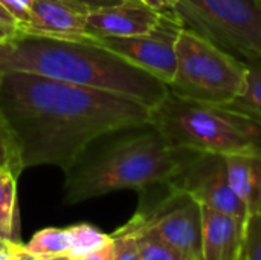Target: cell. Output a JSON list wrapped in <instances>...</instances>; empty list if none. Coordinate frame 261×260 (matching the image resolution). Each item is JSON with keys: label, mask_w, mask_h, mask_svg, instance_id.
I'll list each match as a JSON object with an SVG mask.
<instances>
[{"label": "cell", "mask_w": 261, "mask_h": 260, "mask_svg": "<svg viewBox=\"0 0 261 260\" xmlns=\"http://www.w3.org/2000/svg\"><path fill=\"white\" fill-rule=\"evenodd\" d=\"M0 113L23 170L67 172L98 139L150 120V107L132 97L28 72L0 75Z\"/></svg>", "instance_id": "1"}, {"label": "cell", "mask_w": 261, "mask_h": 260, "mask_svg": "<svg viewBox=\"0 0 261 260\" xmlns=\"http://www.w3.org/2000/svg\"><path fill=\"white\" fill-rule=\"evenodd\" d=\"M28 72L64 83L132 97L154 106L168 86L96 41H73L17 32L0 44V75Z\"/></svg>", "instance_id": "2"}, {"label": "cell", "mask_w": 261, "mask_h": 260, "mask_svg": "<svg viewBox=\"0 0 261 260\" xmlns=\"http://www.w3.org/2000/svg\"><path fill=\"white\" fill-rule=\"evenodd\" d=\"M193 152L171 147L154 127L142 126L133 135L90 146L64 172V201L75 205L118 190L165 185Z\"/></svg>", "instance_id": "3"}, {"label": "cell", "mask_w": 261, "mask_h": 260, "mask_svg": "<svg viewBox=\"0 0 261 260\" xmlns=\"http://www.w3.org/2000/svg\"><path fill=\"white\" fill-rule=\"evenodd\" d=\"M148 124L176 149L219 155L261 153V118L168 92L150 107Z\"/></svg>", "instance_id": "4"}, {"label": "cell", "mask_w": 261, "mask_h": 260, "mask_svg": "<svg viewBox=\"0 0 261 260\" xmlns=\"http://www.w3.org/2000/svg\"><path fill=\"white\" fill-rule=\"evenodd\" d=\"M176 61L168 89L182 98L228 104L245 92L246 61L188 26L177 34Z\"/></svg>", "instance_id": "5"}, {"label": "cell", "mask_w": 261, "mask_h": 260, "mask_svg": "<svg viewBox=\"0 0 261 260\" xmlns=\"http://www.w3.org/2000/svg\"><path fill=\"white\" fill-rule=\"evenodd\" d=\"M174 12L240 60L261 57V0H180Z\"/></svg>", "instance_id": "6"}, {"label": "cell", "mask_w": 261, "mask_h": 260, "mask_svg": "<svg viewBox=\"0 0 261 260\" xmlns=\"http://www.w3.org/2000/svg\"><path fill=\"white\" fill-rule=\"evenodd\" d=\"M165 185L173 192L191 196L200 205L248 219L245 204L231 187L225 155L193 152Z\"/></svg>", "instance_id": "7"}, {"label": "cell", "mask_w": 261, "mask_h": 260, "mask_svg": "<svg viewBox=\"0 0 261 260\" xmlns=\"http://www.w3.org/2000/svg\"><path fill=\"white\" fill-rule=\"evenodd\" d=\"M162 201L151 207L142 205L135 215L142 228L184 251L194 260H202V205L188 195L170 190Z\"/></svg>", "instance_id": "8"}, {"label": "cell", "mask_w": 261, "mask_h": 260, "mask_svg": "<svg viewBox=\"0 0 261 260\" xmlns=\"http://www.w3.org/2000/svg\"><path fill=\"white\" fill-rule=\"evenodd\" d=\"M184 26L185 23L176 12H164L161 25L150 34L107 37L95 41L168 86L176 74V40Z\"/></svg>", "instance_id": "9"}, {"label": "cell", "mask_w": 261, "mask_h": 260, "mask_svg": "<svg viewBox=\"0 0 261 260\" xmlns=\"http://www.w3.org/2000/svg\"><path fill=\"white\" fill-rule=\"evenodd\" d=\"M92 8L70 0H32L28 18L17 32L73 40L95 41L86 31V18Z\"/></svg>", "instance_id": "10"}, {"label": "cell", "mask_w": 261, "mask_h": 260, "mask_svg": "<svg viewBox=\"0 0 261 260\" xmlns=\"http://www.w3.org/2000/svg\"><path fill=\"white\" fill-rule=\"evenodd\" d=\"M162 18L164 12L141 0H121L113 5L92 8L86 18V31L93 40L135 37L153 32Z\"/></svg>", "instance_id": "11"}, {"label": "cell", "mask_w": 261, "mask_h": 260, "mask_svg": "<svg viewBox=\"0 0 261 260\" xmlns=\"http://www.w3.org/2000/svg\"><path fill=\"white\" fill-rule=\"evenodd\" d=\"M245 219L202 205V260H239Z\"/></svg>", "instance_id": "12"}, {"label": "cell", "mask_w": 261, "mask_h": 260, "mask_svg": "<svg viewBox=\"0 0 261 260\" xmlns=\"http://www.w3.org/2000/svg\"><path fill=\"white\" fill-rule=\"evenodd\" d=\"M226 162L231 187L245 204L248 216H261V153L228 155Z\"/></svg>", "instance_id": "13"}, {"label": "cell", "mask_w": 261, "mask_h": 260, "mask_svg": "<svg viewBox=\"0 0 261 260\" xmlns=\"http://www.w3.org/2000/svg\"><path fill=\"white\" fill-rule=\"evenodd\" d=\"M21 173L12 166H0V239L18 242L17 179Z\"/></svg>", "instance_id": "14"}, {"label": "cell", "mask_w": 261, "mask_h": 260, "mask_svg": "<svg viewBox=\"0 0 261 260\" xmlns=\"http://www.w3.org/2000/svg\"><path fill=\"white\" fill-rule=\"evenodd\" d=\"M73 244L72 227L66 228H43L32 236L26 248L35 256L44 260L58 256H67Z\"/></svg>", "instance_id": "15"}, {"label": "cell", "mask_w": 261, "mask_h": 260, "mask_svg": "<svg viewBox=\"0 0 261 260\" xmlns=\"http://www.w3.org/2000/svg\"><path fill=\"white\" fill-rule=\"evenodd\" d=\"M132 219L136 225V239L141 260H194L191 256L164 242L162 239L147 233L142 228L141 221L136 215Z\"/></svg>", "instance_id": "16"}, {"label": "cell", "mask_w": 261, "mask_h": 260, "mask_svg": "<svg viewBox=\"0 0 261 260\" xmlns=\"http://www.w3.org/2000/svg\"><path fill=\"white\" fill-rule=\"evenodd\" d=\"M248 77L245 92L226 106L261 118V57L246 61Z\"/></svg>", "instance_id": "17"}, {"label": "cell", "mask_w": 261, "mask_h": 260, "mask_svg": "<svg viewBox=\"0 0 261 260\" xmlns=\"http://www.w3.org/2000/svg\"><path fill=\"white\" fill-rule=\"evenodd\" d=\"M73 230V244L69 251V257L73 260L83 259L84 256L99 250L110 241V234L102 233L90 224L72 225Z\"/></svg>", "instance_id": "18"}, {"label": "cell", "mask_w": 261, "mask_h": 260, "mask_svg": "<svg viewBox=\"0 0 261 260\" xmlns=\"http://www.w3.org/2000/svg\"><path fill=\"white\" fill-rule=\"evenodd\" d=\"M112 239L115 247L113 260H141L136 239V225L133 219L112 233Z\"/></svg>", "instance_id": "19"}, {"label": "cell", "mask_w": 261, "mask_h": 260, "mask_svg": "<svg viewBox=\"0 0 261 260\" xmlns=\"http://www.w3.org/2000/svg\"><path fill=\"white\" fill-rule=\"evenodd\" d=\"M242 256L245 260H261V216L249 215L245 224Z\"/></svg>", "instance_id": "20"}, {"label": "cell", "mask_w": 261, "mask_h": 260, "mask_svg": "<svg viewBox=\"0 0 261 260\" xmlns=\"http://www.w3.org/2000/svg\"><path fill=\"white\" fill-rule=\"evenodd\" d=\"M12 164L20 173H23V167L17 153V147L14 144V139L11 136V132L8 130L2 113H0V166Z\"/></svg>", "instance_id": "21"}, {"label": "cell", "mask_w": 261, "mask_h": 260, "mask_svg": "<svg viewBox=\"0 0 261 260\" xmlns=\"http://www.w3.org/2000/svg\"><path fill=\"white\" fill-rule=\"evenodd\" d=\"M113 248H115L113 247V239H112V234H110V241L104 247H101L99 250L84 256L83 259L80 260H113Z\"/></svg>", "instance_id": "22"}, {"label": "cell", "mask_w": 261, "mask_h": 260, "mask_svg": "<svg viewBox=\"0 0 261 260\" xmlns=\"http://www.w3.org/2000/svg\"><path fill=\"white\" fill-rule=\"evenodd\" d=\"M142 2L159 12H174L180 0H142Z\"/></svg>", "instance_id": "23"}, {"label": "cell", "mask_w": 261, "mask_h": 260, "mask_svg": "<svg viewBox=\"0 0 261 260\" xmlns=\"http://www.w3.org/2000/svg\"><path fill=\"white\" fill-rule=\"evenodd\" d=\"M0 25L2 26H6V28H11L14 31H18V21L17 18L0 3Z\"/></svg>", "instance_id": "24"}, {"label": "cell", "mask_w": 261, "mask_h": 260, "mask_svg": "<svg viewBox=\"0 0 261 260\" xmlns=\"http://www.w3.org/2000/svg\"><path fill=\"white\" fill-rule=\"evenodd\" d=\"M14 256H15V260H44L35 256L34 253H31L26 248V245H23L20 242H15V245H14Z\"/></svg>", "instance_id": "25"}, {"label": "cell", "mask_w": 261, "mask_h": 260, "mask_svg": "<svg viewBox=\"0 0 261 260\" xmlns=\"http://www.w3.org/2000/svg\"><path fill=\"white\" fill-rule=\"evenodd\" d=\"M15 242L8 239H0V260H15L14 256Z\"/></svg>", "instance_id": "26"}, {"label": "cell", "mask_w": 261, "mask_h": 260, "mask_svg": "<svg viewBox=\"0 0 261 260\" xmlns=\"http://www.w3.org/2000/svg\"><path fill=\"white\" fill-rule=\"evenodd\" d=\"M70 2H78V3L87 5L90 8H98V6H104V5H113L121 0H70Z\"/></svg>", "instance_id": "27"}, {"label": "cell", "mask_w": 261, "mask_h": 260, "mask_svg": "<svg viewBox=\"0 0 261 260\" xmlns=\"http://www.w3.org/2000/svg\"><path fill=\"white\" fill-rule=\"evenodd\" d=\"M15 34H17V31H14V29H11V28H6V26H2V25H0V44H2L3 41H6L9 37L15 35Z\"/></svg>", "instance_id": "28"}, {"label": "cell", "mask_w": 261, "mask_h": 260, "mask_svg": "<svg viewBox=\"0 0 261 260\" xmlns=\"http://www.w3.org/2000/svg\"><path fill=\"white\" fill-rule=\"evenodd\" d=\"M49 260H73L72 257H69V256H58V257H54V259H49Z\"/></svg>", "instance_id": "29"}, {"label": "cell", "mask_w": 261, "mask_h": 260, "mask_svg": "<svg viewBox=\"0 0 261 260\" xmlns=\"http://www.w3.org/2000/svg\"><path fill=\"white\" fill-rule=\"evenodd\" d=\"M239 260H245V259H243V256H240V259Z\"/></svg>", "instance_id": "30"}, {"label": "cell", "mask_w": 261, "mask_h": 260, "mask_svg": "<svg viewBox=\"0 0 261 260\" xmlns=\"http://www.w3.org/2000/svg\"><path fill=\"white\" fill-rule=\"evenodd\" d=\"M141 2H142V0H141Z\"/></svg>", "instance_id": "31"}]
</instances>
